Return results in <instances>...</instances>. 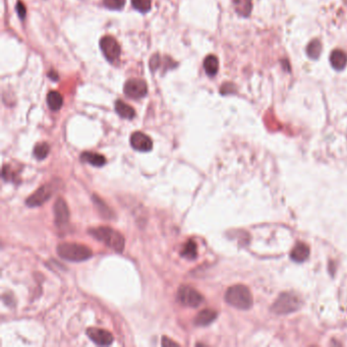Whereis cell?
<instances>
[{
    "label": "cell",
    "mask_w": 347,
    "mask_h": 347,
    "mask_svg": "<svg viewBox=\"0 0 347 347\" xmlns=\"http://www.w3.org/2000/svg\"><path fill=\"white\" fill-rule=\"evenodd\" d=\"M131 145L139 152H149L153 148V142H152L151 138L140 132H136L132 135Z\"/></svg>",
    "instance_id": "obj_11"
},
{
    "label": "cell",
    "mask_w": 347,
    "mask_h": 347,
    "mask_svg": "<svg viewBox=\"0 0 347 347\" xmlns=\"http://www.w3.org/2000/svg\"><path fill=\"white\" fill-rule=\"evenodd\" d=\"M115 110L119 116L125 119H133L136 116L134 108L121 100H117L115 102Z\"/></svg>",
    "instance_id": "obj_16"
},
{
    "label": "cell",
    "mask_w": 347,
    "mask_h": 347,
    "mask_svg": "<svg viewBox=\"0 0 347 347\" xmlns=\"http://www.w3.org/2000/svg\"><path fill=\"white\" fill-rule=\"evenodd\" d=\"M16 8H17V13L19 18H20V19H24V18L26 17V15H27L26 6H25L23 3H21L20 1H18L17 4V6H16Z\"/></svg>",
    "instance_id": "obj_27"
},
{
    "label": "cell",
    "mask_w": 347,
    "mask_h": 347,
    "mask_svg": "<svg viewBox=\"0 0 347 347\" xmlns=\"http://www.w3.org/2000/svg\"><path fill=\"white\" fill-rule=\"evenodd\" d=\"M330 62L335 69H338V70L343 69L346 67V63H347L346 53L338 49L334 50L330 55Z\"/></svg>",
    "instance_id": "obj_14"
},
{
    "label": "cell",
    "mask_w": 347,
    "mask_h": 347,
    "mask_svg": "<svg viewBox=\"0 0 347 347\" xmlns=\"http://www.w3.org/2000/svg\"><path fill=\"white\" fill-rule=\"evenodd\" d=\"M49 145L47 143H39L34 148V156L38 160L45 159L49 154Z\"/></svg>",
    "instance_id": "obj_22"
},
{
    "label": "cell",
    "mask_w": 347,
    "mask_h": 347,
    "mask_svg": "<svg viewBox=\"0 0 347 347\" xmlns=\"http://www.w3.org/2000/svg\"><path fill=\"white\" fill-rule=\"evenodd\" d=\"M132 4L139 13L143 14L148 13L152 6L151 0H132Z\"/></svg>",
    "instance_id": "obj_23"
},
{
    "label": "cell",
    "mask_w": 347,
    "mask_h": 347,
    "mask_svg": "<svg viewBox=\"0 0 347 347\" xmlns=\"http://www.w3.org/2000/svg\"><path fill=\"white\" fill-rule=\"evenodd\" d=\"M2 176L7 181H12V180H14V178H16V175L13 173L12 169H10V167H7V166H3Z\"/></svg>",
    "instance_id": "obj_26"
},
{
    "label": "cell",
    "mask_w": 347,
    "mask_h": 347,
    "mask_svg": "<svg viewBox=\"0 0 347 347\" xmlns=\"http://www.w3.org/2000/svg\"><path fill=\"white\" fill-rule=\"evenodd\" d=\"M87 335L88 337L96 344L101 346L110 345L113 342V336L110 332H108L104 329L100 328H89L87 330Z\"/></svg>",
    "instance_id": "obj_10"
},
{
    "label": "cell",
    "mask_w": 347,
    "mask_h": 347,
    "mask_svg": "<svg viewBox=\"0 0 347 347\" xmlns=\"http://www.w3.org/2000/svg\"><path fill=\"white\" fill-rule=\"evenodd\" d=\"M177 299L183 306L190 308H198L204 301L203 295L198 290L187 285H183L178 288Z\"/></svg>",
    "instance_id": "obj_5"
},
{
    "label": "cell",
    "mask_w": 347,
    "mask_h": 347,
    "mask_svg": "<svg viewBox=\"0 0 347 347\" xmlns=\"http://www.w3.org/2000/svg\"><path fill=\"white\" fill-rule=\"evenodd\" d=\"M160 63H161V58L159 56V54H155V55L152 56L151 60H150V69L152 71H154V70H157L160 67Z\"/></svg>",
    "instance_id": "obj_25"
},
{
    "label": "cell",
    "mask_w": 347,
    "mask_h": 347,
    "mask_svg": "<svg viewBox=\"0 0 347 347\" xmlns=\"http://www.w3.org/2000/svg\"><path fill=\"white\" fill-rule=\"evenodd\" d=\"M100 47L106 59L110 62H114L121 56V49L117 41L111 36H105L100 41Z\"/></svg>",
    "instance_id": "obj_6"
},
{
    "label": "cell",
    "mask_w": 347,
    "mask_h": 347,
    "mask_svg": "<svg viewBox=\"0 0 347 347\" xmlns=\"http://www.w3.org/2000/svg\"><path fill=\"white\" fill-rule=\"evenodd\" d=\"M54 190L52 189V184H44V186L39 188L33 194L27 199L26 203L29 207H39V206L43 205L45 202H47L53 194Z\"/></svg>",
    "instance_id": "obj_8"
},
{
    "label": "cell",
    "mask_w": 347,
    "mask_h": 347,
    "mask_svg": "<svg viewBox=\"0 0 347 347\" xmlns=\"http://www.w3.org/2000/svg\"><path fill=\"white\" fill-rule=\"evenodd\" d=\"M217 318V312L213 310H204L198 313V316L194 318V324L197 326L204 327L208 326L212 322H214Z\"/></svg>",
    "instance_id": "obj_12"
},
{
    "label": "cell",
    "mask_w": 347,
    "mask_h": 347,
    "mask_svg": "<svg viewBox=\"0 0 347 347\" xmlns=\"http://www.w3.org/2000/svg\"><path fill=\"white\" fill-rule=\"evenodd\" d=\"M233 5L235 12L242 17H247L252 12V0H233Z\"/></svg>",
    "instance_id": "obj_19"
},
{
    "label": "cell",
    "mask_w": 347,
    "mask_h": 347,
    "mask_svg": "<svg viewBox=\"0 0 347 347\" xmlns=\"http://www.w3.org/2000/svg\"><path fill=\"white\" fill-rule=\"evenodd\" d=\"M89 233L95 238L110 247L117 253H121L124 249V237L121 232L110 228V227H96L89 229Z\"/></svg>",
    "instance_id": "obj_1"
},
{
    "label": "cell",
    "mask_w": 347,
    "mask_h": 347,
    "mask_svg": "<svg viewBox=\"0 0 347 347\" xmlns=\"http://www.w3.org/2000/svg\"><path fill=\"white\" fill-rule=\"evenodd\" d=\"M162 345L163 346H169V345H178V343L172 341L170 339H168L167 337H163L162 338Z\"/></svg>",
    "instance_id": "obj_28"
},
{
    "label": "cell",
    "mask_w": 347,
    "mask_h": 347,
    "mask_svg": "<svg viewBox=\"0 0 347 347\" xmlns=\"http://www.w3.org/2000/svg\"><path fill=\"white\" fill-rule=\"evenodd\" d=\"M148 93V86L140 79H131L124 85V94L133 99H140Z\"/></svg>",
    "instance_id": "obj_7"
},
{
    "label": "cell",
    "mask_w": 347,
    "mask_h": 347,
    "mask_svg": "<svg viewBox=\"0 0 347 347\" xmlns=\"http://www.w3.org/2000/svg\"><path fill=\"white\" fill-rule=\"evenodd\" d=\"M54 213V222L58 227L67 225L69 220V210L66 201L59 198L53 206Z\"/></svg>",
    "instance_id": "obj_9"
},
{
    "label": "cell",
    "mask_w": 347,
    "mask_h": 347,
    "mask_svg": "<svg viewBox=\"0 0 347 347\" xmlns=\"http://www.w3.org/2000/svg\"><path fill=\"white\" fill-rule=\"evenodd\" d=\"M47 104L52 111L59 110L63 104V99L60 93L56 91L49 92L47 94Z\"/></svg>",
    "instance_id": "obj_18"
},
{
    "label": "cell",
    "mask_w": 347,
    "mask_h": 347,
    "mask_svg": "<svg viewBox=\"0 0 347 347\" xmlns=\"http://www.w3.org/2000/svg\"><path fill=\"white\" fill-rule=\"evenodd\" d=\"M307 52L312 59H318L322 52L321 42L319 40H312L307 48Z\"/></svg>",
    "instance_id": "obj_21"
},
{
    "label": "cell",
    "mask_w": 347,
    "mask_h": 347,
    "mask_svg": "<svg viewBox=\"0 0 347 347\" xmlns=\"http://www.w3.org/2000/svg\"><path fill=\"white\" fill-rule=\"evenodd\" d=\"M103 4L109 9L119 10L124 6L125 0H103Z\"/></svg>",
    "instance_id": "obj_24"
},
{
    "label": "cell",
    "mask_w": 347,
    "mask_h": 347,
    "mask_svg": "<svg viewBox=\"0 0 347 347\" xmlns=\"http://www.w3.org/2000/svg\"><path fill=\"white\" fill-rule=\"evenodd\" d=\"M204 69L210 77H214L219 69L218 58L215 55H208L204 60Z\"/></svg>",
    "instance_id": "obj_17"
},
{
    "label": "cell",
    "mask_w": 347,
    "mask_h": 347,
    "mask_svg": "<svg viewBox=\"0 0 347 347\" xmlns=\"http://www.w3.org/2000/svg\"><path fill=\"white\" fill-rule=\"evenodd\" d=\"M48 77H49L50 79H52L53 81H57V80H58L57 73H56L55 71H53V70H51V71L48 73Z\"/></svg>",
    "instance_id": "obj_29"
},
{
    "label": "cell",
    "mask_w": 347,
    "mask_h": 347,
    "mask_svg": "<svg viewBox=\"0 0 347 347\" xmlns=\"http://www.w3.org/2000/svg\"><path fill=\"white\" fill-rule=\"evenodd\" d=\"M81 160L96 167H101L106 163V159L103 155L94 152H85L81 155Z\"/></svg>",
    "instance_id": "obj_15"
},
{
    "label": "cell",
    "mask_w": 347,
    "mask_h": 347,
    "mask_svg": "<svg viewBox=\"0 0 347 347\" xmlns=\"http://www.w3.org/2000/svg\"><path fill=\"white\" fill-rule=\"evenodd\" d=\"M180 255L184 258L190 259V260H193L196 259L198 256V251H197V244L192 241H189L186 243V244L183 245L182 251L180 253Z\"/></svg>",
    "instance_id": "obj_20"
},
{
    "label": "cell",
    "mask_w": 347,
    "mask_h": 347,
    "mask_svg": "<svg viewBox=\"0 0 347 347\" xmlns=\"http://www.w3.org/2000/svg\"><path fill=\"white\" fill-rule=\"evenodd\" d=\"M225 300L231 307L238 310L251 309L254 299L249 289L242 284L229 287L225 294Z\"/></svg>",
    "instance_id": "obj_2"
},
{
    "label": "cell",
    "mask_w": 347,
    "mask_h": 347,
    "mask_svg": "<svg viewBox=\"0 0 347 347\" xmlns=\"http://www.w3.org/2000/svg\"><path fill=\"white\" fill-rule=\"evenodd\" d=\"M58 255L70 262H82L86 261L92 257V249L84 244L66 243L57 246Z\"/></svg>",
    "instance_id": "obj_3"
},
{
    "label": "cell",
    "mask_w": 347,
    "mask_h": 347,
    "mask_svg": "<svg viewBox=\"0 0 347 347\" xmlns=\"http://www.w3.org/2000/svg\"><path fill=\"white\" fill-rule=\"evenodd\" d=\"M301 306L300 298L291 292H284L279 295L272 305L271 311L276 314H288L297 311Z\"/></svg>",
    "instance_id": "obj_4"
},
{
    "label": "cell",
    "mask_w": 347,
    "mask_h": 347,
    "mask_svg": "<svg viewBox=\"0 0 347 347\" xmlns=\"http://www.w3.org/2000/svg\"><path fill=\"white\" fill-rule=\"evenodd\" d=\"M310 256V247L305 244V243H297L294 249H292V252L290 254L291 259L294 260L295 262H305L306 260L309 258Z\"/></svg>",
    "instance_id": "obj_13"
}]
</instances>
